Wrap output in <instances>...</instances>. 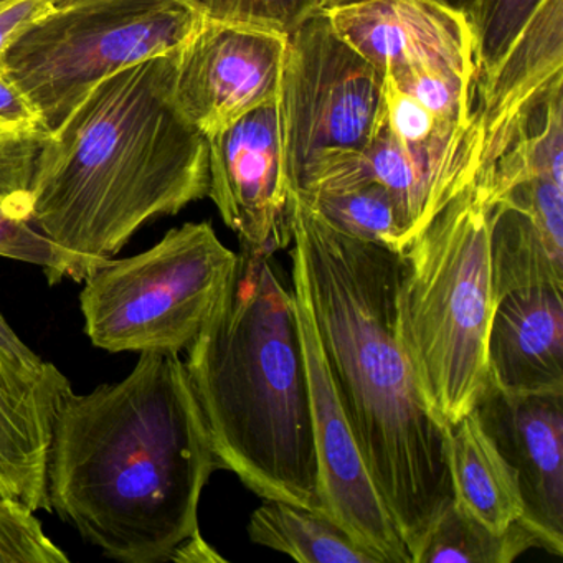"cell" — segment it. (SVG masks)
Returning a JSON list of instances; mask_svg holds the SVG:
<instances>
[{
  "mask_svg": "<svg viewBox=\"0 0 563 563\" xmlns=\"http://www.w3.org/2000/svg\"><path fill=\"white\" fill-rule=\"evenodd\" d=\"M443 4L450 5V8L457 9V11L464 12L466 14L467 9L471 8L474 0H440Z\"/></svg>",
  "mask_w": 563,
  "mask_h": 563,
  "instance_id": "31",
  "label": "cell"
},
{
  "mask_svg": "<svg viewBox=\"0 0 563 563\" xmlns=\"http://www.w3.org/2000/svg\"><path fill=\"white\" fill-rule=\"evenodd\" d=\"M301 331L318 454L321 510L380 563H411L382 500L335 390L305 292L291 282Z\"/></svg>",
  "mask_w": 563,
  "mask_h": 563,
  "instance_id": "9",
  "label": "cell"
},
{
  "mask_svg": "<svg viewBox=\"0 0 563 563\" xmlns=\"http://www.w3.org/2000/svg\"><path fill=\"white\" fill-rule=\"evenodd\" d=\"M0 256L41 266L51 285L65 278L84 282L78 260L32 227L27 192L0 197Z\"/></svg>",
  "mask_w": 563,
  "mask_h": 563,
  "instance_id": "22",
  "label": "cell"
},
{
  "mask_svg": "<svg viewBox=\"0 0 563 563\" xmlns=\"http://www.w3.org/2000/svg\"><path fill=\"white\" fill-rule=\"evenodd\" d=\"M563 75V0H543L489 78L476 84L477 154L514 114Z\"/></svg>",
  "mask_w": 563,
  "mask_h": 563,
  "instance_id": "15",
  "label": "cell"
},
{
  "mask_svg": "<svg viewBox=\"0 0 563 563\" xmlns=\"http://www.w3.org/2000/svg\"><path fill=\"white\" fill-rule=\"evenodd\" d=\"M54 9V0H11L0 4V55L35 21Z\"/></svg>",
  "mask_w": 563,
  "mask_h": 563,
  "instance_id": "29",
  "label": "cell"
},
{
  "mask_svg": "<svg viewBox=\"0 0 563 563\" xmlns=\"http://www.w3.org/2000/svg\"><path fill=\"white\" fill-rule=\"evenodd\" d=\"M174 52L98 81L48 131L29 184V220L84 279L157 217L209 194V146L173 97Z\"/></svg>",
  "mask_w": 563,
  "mask_h": 563,
  "instance_id": "3",
  "label": "cell"
},
{
  "mask_svg": "<svg viewBox=\"0 0 563 563\" xmlns=\"http://www.w3.org/2000/svg\"><path fill=\"white\" fill-rule=\"evenodd\" d=\"M299 197L328 225L349 239L375 243L395 253L404 252L410 243L400 207L380 184H357Z\"/></svg>",
  "mask_w": 563,
  "mask_h": 563,
  "instance_id": "21",
  "label": "cell"
},
{
  "mask_svg": "<svg viewBox=\"0 0 563 563\" xmlns=\"http://www.w3.org/2000/svg\"><path fill=\"white\" fill-rule=\"evenodd\" d=\"M291 282L311 308L362 460L411 556L451 500L448 424L398 329L400 255L349 239L291 194Z\"/></svg>",
  "mask_w": 563,
  "mask_h": 563,
  "instance_id": "1",
  "label": "cell"
},
{
  "mask_svg": "<svg viewBox=\"0 0 563 563\" xmlns=\"http://www.w3.org/2000/svg\"><path fill=\"white\" fill-rule=\"evenodd\" d=\"M543 0H474L467 9L474 38L476 84L486 80L522 34Z\"/></svg>",
  "mask_w": 563,
  "mask_h": 563,
  "instance_id": "23",
  "label": "cell"
},
{
  "mask_svg": "<svg viewBox=\"0 0 563 563\" xmlns=\"http://www.w3.org/2000/svg\"><path fill=\"white\" fill-rule=\"evenodd\" d=\"M398 255L401 341L428 407L450 427L476 408L489 384L496 296L483 190L474 180L460 190Z\"/></svg>",
  "mask_w": 563,
  "mask_h": 563,
  "instance_id": "5",
  "label": "cell"
},
{
  "mask_svg": "<svg viewBox=\"0 0 563 563\" xmlns=\"http://www.w3.org/2000/svg\"><path fill=\"white\" fill-rule=\"evenodd\" d=\"M361 0H322V11H329V9L342 8V5L355 4Z\"/></svg>",
  "mask_w": 563,
  "mask_h": 563,
  "instance_id": "32",
  "label": "cell"
},
{
  "mask_svg": "<svg viewBox=\"0 0 563 563\" xmlns=\"http://www.w3.org/2000/svg\"><path fill=\"white\" fill-rule=\"evenodd\" d=\"M58 398L21 390L0 368V496L21 500L34 512H52L47 456Z\"/></svg>",
  "mask_w": 563,
  "mask_h": 563,
  "instance_id": "17",
  "label": "cell"
},
{
  "mask_svg": "<svg viewBox=\"0 0 563 563\" xmlns=\"http://www.w3.org/2000/svg\"><path fill=\"white\" fill-rule=\"evenodd\" d=\"M273 256L240 249L186 368L220 470L263 499L322 512L295 295Z\"/></svg>",
  "mask_w": 563,
  "mask_h": 563,
  "instance_id": "4",
  "label": "cell"
},
{
  "mask_svg": "<svg viewBox=\"0 0 563 563\" xmlns=\"http://www.w3.org/2000/svg\"><path fill=\"white\" fill-rule=\"evenodd\" d=\"M48 131L0 134V197L25 194Z\"/></svg>",
  "mask_w": 563,
  "mask_h": 563,
  "instance_id": "27",
  "label": "cell"
},
{
  "mask_svg": "<svg viewBox=\"0 0 563 563\" xmlns=\"http://www.w3.org/2000/svg\"><path fill=\"white\" fill-rule=\"evenodd\" d=\"M169 562L217 563L227 562V560L200 536V530H196L192 536L187 537L180 545H177L173 555L169 556Z\"/></svg>",
  "mask_w": 563,
  "mask_h": 563,
  "instance_id": "30",
  "label": "cell"
},
{
  "mask_svg": "<svg viewBox=\"0 0 563 563\" xmlns=\"http://www.w3.org/2000/svg\"><path fill=\"white\" fill-rule=\"evenodd\" d=\"M8 2H11V0H0V4H8Z\"/></svg>",
  "mask_w": 563,
  "mask_h": 563,
  "instance_id": "33",
  "label": "cell"
},
{
  "mask_svg": "<svg viewBox=\"0 0 563 563\" xmlns=\"http://www.w3.org/2000/svg\"><path fill=\"white\" fill-rule=\"evenodd\" d=\"M202 21L189 0H54L0 62L51 131L98 81L173 54Z\"/></svg>",
  "mask_w": 563,
  "mask_h": 563,
  "instance_id": "6",
  "label": "cell"
},
{
  "mask_svg": "<svg viewBox=\"0 0 563 563\" xmlns=\"http://www.w3.org/2000/svg\"><path fill=\"white\" fill-rule=\"evenodd\" d=\"M490 272L496 301L516 289L563 286V239L520 203L487 206Z\"/></svg>",
  "mask_w": 563,
  "mask_h": 563,
  "instance_id": "18",
  "label": "cell"
},
{
  "mask_svg": "<svg viewBox=\"0 0 563 563\" xmlns=\"http://www.w3.org/2000/svg\"><path fill=\"white\" fill-rule=\"evenodd\" d=\"M209 194L240 249L291 246V189L283 154L278 97L207 137Z\"/></svg>",
  "mask_w": 563,
  "mask_h": 563,
  "instance_id": "11",
  "label": "cell"
},
{
  "mask_svg": "<svg viewBox=\"0 0 563 563\" xmlns=\"http://www.w3.org/2000/svg\"><path fill=\"white\" fill-rule=\"evenodd\" d=\"M219 460L186 362L144 352L117 384L67 388L52 418L47 494L52 512L104 555L169 562L199 530L203 487Z\"/></svg>",
  "mask_w": 563,
  "mask_h": 563,
  "instance_id": "2",
  "label": "cell"
},
{
  "mask_svg": "<svg viewBox=\"0 0 563 563\" xmlns=\"http://www.w3.org/2000/svg\"><path fill=\"white\" fill-rule=\"evenodd\" d=\"M235 262L210 222L184 223L140 255L107 260L84 279L85 334L111 354H180L209 319Z\"/></svg>",
  "mask_w": 563,
  "mask_h": 563,
  "instance_id": "7",
  "label": "cell"
},
{
  "mask_svg": "<svg viewBox=\"0 0 563 563\" xmlns=\"http://www.w3.org/2000/svg\"><path fill=\"white\" fill-rule=\"evenodd\" d=\"M486 355L496 390L563 395V286H532L497 299Z\"/></svg>",
  "mask_w": 563,
  "mask_h": 563,
  "instance_id": "14",
  "label": "cell"
},
{
  "mask_svg": "<svg viewBox=\"0 0 563 563\" xmlns=\"http://www.w3.org/2000/svg\"><path fill=\"white\" fill-rule=\"evenodd\" d=\"M448 467L454 503L487 529L504 532L522 519L516 471L474 410L448 427Z\"/></svg>",
  "mask_w": 563,
  "mask_h": 563,
  "instance_id": "16",
  "label": "cell"
},
{
  "mask_svg": "<svg viewBox=\"0 0 563 563\" xmlns=\"http://www.w3.org/2000/svg\"><path fill=\"white\" fill-rule=\"evenodd\" d=\"M536 547L545 550L543 540L526 520L494 532L451 500L413 563H510Z\"/></svg>",
  "mask_w": 563,
  "mask_h": 563,
  "instance_id": "20",
  "label": "cell"
},
{
  "mask_svg": "<svg viewBox=\"0 0 563 563\" xmlns=\"http://www.w3.org/2000/svg\"><path fill=\"white\" fill-rule=\"evenodd\" d=\"M477 418L514 467L523 517L547 552L563 553V395H507L487 384Z\"/></svg>",
  "mask_w": 563,
  "mask_h": 563,
  "instance_id": "13",
  "label": "cell"
},
{
  "mask_svg": "<svg viewBox=\"0 0 563 563\" xmlns=\"http://www.w3.org/2000/svg\"><path fill=\"white\" fill-rule=\"evenodd\" d=\"M0 368L11 378L12 384L27 394L58 398L70 380L51 362L42 361L0 312Z\"/></svg>",
  "mask_w": 563,
  "mask_h": 563,
  "instance_id": "26",
  "label": "cell"
},
{
  "mask_svg": "<svg viewBox=\"0 0 563 563\" xmlns=\"http://www.w3.org/2000/svg\"><path fill=\"white\" fill-rule=\"evenodd\" d=\"M291 194L329 157L364 151L384 110V75L316 12L286 35L278 90Z\"/></svg>",
  "mask_w": 563,
  "mask_h": 563,
  "instance_id": "8",
  "label": "cell"
},
{
  "mask_svg": "<svg viewBox=\"0 0 563 563\" xmlns=\"http://www.w3.org/2000/svg\"><path fill=\"white\" fill-rule=\"evenodd\" d=\"M67 562V553L52 542L31 507L0 496V563Z\"/></svg>",
  "mask_w": 563,
  "mask_h": 563,
  "instance_id": "25",
  "label": "cell"
},
{
  "mask_svg": "<svg viewBox=\"0 0 563 563\" xmlns=\"http://www.w3.org/2000/svg\"><path fill=\"white\" fill-rule=\"evenodd\" d=\"M207 19L268 29L288 35L322 11V0H189Z\"/></svg>",
  "mask_w": 563,
  "mask_h": 563,
  "instance_id": "24",
  "label": "cell"
},
{
  "mask_svg": "<svg viewBox=\"0 0 563 563\" xmlns=\"http://www.w3.org/2000/svg\"><path fill=\"white\" fill-rule=\"evenodd\" d=\"M42 130L47 128L41 113L9 77L0 62V134H27Z\"/></svg>",
  "mask_w": 563,
  "mask_h": 563,
  "instance_id": "28",
  "label": "cell"
},
{
  "mask_svg": "<svg viewBox=\"0 0 563 563\" xmlns=\"http://www.w3.org/2000/svg\"><path fill=\"white\" fill-rule=\"evenodd\" d=\"M324 12L335 32L384 77L433 68L476 84L466 14L440 0H361Z\"/></svg>",
  "mask_w": 563,
  "mask_h": 563,
  "instance_id": "12",
  "label": "cell"
},
{
  "mask_svg": "<svg viewBox=\"0 0 563 563\" xmlns=\"http://www.w3.org/2000/svg\"><path fill=\"white\" fill-rule=\"evenodd\" d=\"M249 537L301 563H380L325 514L279 499L250 517Z\"/></svg>",
  "mask_w": 563,
  "mask_h": 563,
  "instance_id": "19",
  "label": "cell"
},
{
  "mask_svg": "<svg viewBox=\"0 0 563 563\" xmlns=\"http://www.w3.org/2000/svg\"><path fill=\"white\" fill-rule=\"evenodd\" d=\"M286 35L203 18L174 52L173 97L206 137L278 97Z\"/></svg>",
  "mask_w": 563,
  "mask_h": 563,
  "instance_id": "10",
  "label": "cell"
}]
</instances>
